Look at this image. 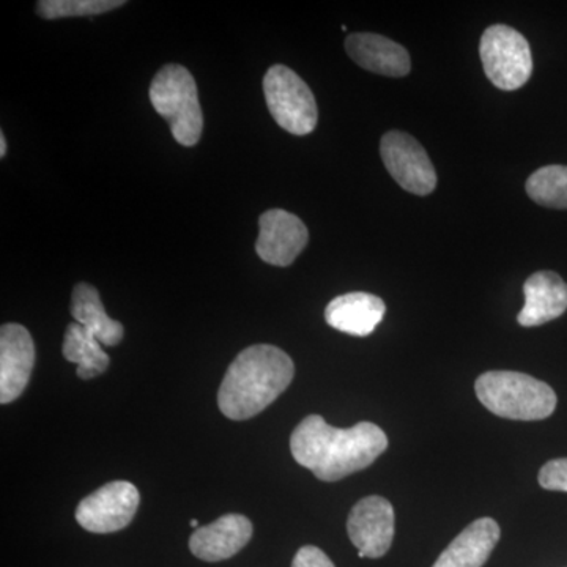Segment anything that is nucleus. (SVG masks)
<instances>
[{
  "label": "nucleus",
  "mask_w": 567,
  "mask_h": 567,
  "mask_svg": "<svg viewBox=\"0 0 567 567\" xmlns=\"http://www.w3.org/2000/svg\"><path fill=\"white\" fill-rule=\"evenodd\" d=\"M71 316L103 346L115 347L123 341V324L107 316L99 290L87 282L78 284L71 297Z\"/></svg>",
  "instance_id": "nucleus-17"
},
{
  "label": "nucleus",
  "mask_w": 567,
  "mask_h": 567,
  "mask_svg": "<svg viewBox=\"0 0 567 567\" xmlns=\"http://www.w3.org/2000/svg\"><path fill=\"white\" fill-rule=\"evenodd\" d=\"M380 155L388 173L405 192L427 196L436 186L434 164L423 145L404 132H390L382 137Z\"/></svg>",
  "instance_id": "nucleus-8"
},
{
  "label": "nucleus",
  "mask_w": 567,
  "mask_h": 567,
  "mask_svg": "<svg viewBox=\"0 0 567 567\" xmlns=\"http://www.w3.org/2000/svg\"><path fill=\"white\" fill-rule=\"evenodd\" d=\"M35 364V346L28 328L6 323L0 328V402L10 404L24 393Z\"/></svg>",
  "instance_id": "nucleus-11"
},
{
  "label": "nucleus",
  "mask_w": 567,
  "mask_h": 567,
  "mask_svg": "<svg viewBox=\"0 0 567 567\" xmlns=\"http://www.w3.org/2000/svg\"><path fill=\"white\" fill-rule=\"evenodd\" d=\"M388 447V436L374 423L338 429L320 415L305 417L290 436L295 461L320 481L334 483L368 468Z\"/></svg>",
  "instance_id": "nucleus-1"
},
{
  "label": "nucleus",
  "mask_w": 567,
  "mask_h": 567,
  "mask_svg": "<svg viewBox=\"0 0 567 567\" xmlns=\"http://www.w3.org/2000/svg\"><path fill=\"white\" fill-rule=\"evenodd\" d=\"M268 111L287 133L305 136L315 132L319 111L308 84L293 70L271 66L264 78Z\"/></svg>",
  "instance_id": "nucleus-5"
},
{
  "label": "nucleus",
  "mask_w": 567,
  "mask_h": 567,
  "mask_svg": "<svg viewBox=\"0 0 567 567\" xmlns=\"http://www.w3.org/2000/svg\"><path fill=\"white\" fill-rule=\"evenodd\" d=\"M539 484L546 491L567 492V458L547 462L540 468Z\"/></svg>",
  "instance_id": "nucleus-21"
},
{
  "label": "nucleus",
  "mask_w": 567,
  "mask_h": 567,
  "mask_svg": "<svg viewBox=\"0 0 567 567\" xmlns=\"http://www.w3.org/2000/svg\"><path fill=\"white\" fill-rule=\"evenodd\" d=\"M292 358L275 346H251L238 353L219 386L223 415L245 421L259 415L292 383Z\"/></svg>",
  "instance_id": "nucleus-2"
},
{
  "label": "nucleus",
  "mask_w": 567,
  "mask_h": 567,
  "mask_svg": "<svg viewBox=\"0 0 567 567\" xmlns=\"http://www.w3.org/2000/svg\"><path fill=\"white\" fill-rule=\"evenodd\" d=\"M480 55L486 76L502 91H517L532 76V50L516 29L503 24L488 28L481 39Z\"/></svg>",
  "instance_id": "nucleus-6"
},
{
  "label": "nucleus",
  "mask_w": 567,
  "mask_h": 567,
  "mask_svg": "<svg viewBox=\"0 0 567 567\" xmlns=\"http://www.w3.org/2000/svg\"><path fill=\"white\" fill-rule=\"evenodd\" d=\"M136 486L126 481H114L85 496L76 507V520L82 528L96 535L121 532L132 524L140 507Z\"/></svg>",
  "instance_id": "nucleus-7"
},
{
  "label": "nucleus",
  "mask_w": 567,
  "mask_h": 567,
  "mask_svg": "<svg viewBox=\"0 0 567 567\" xmlns=\"http://www.w3.org/2000/svg\"><path fill=\"white\" fill-rule=\"evenodd\" d=\"M252 524L241 514H227L210 525L197 528L189 539V550L203 561L233 558L251 540Z\"/></svg>",
  "instance_id": "nucleus-12"
},
{
  "label": "nucleus",
  "mask_w": 567,
  "mask_h": 567,
  "mask_svg": "<svg viewBox=\"0 0 567 567\" xmlns=\"http://www.w3.org/2000/svg\"><path fill=\"white\" fill-rule=\"evenodd\" d=\"M499 536L502 529L494 518H477L443 550L432 567H483Z\"/></svg>",
  "instance_id": "nucleus-16"
},
{
  "label": "nucleus",
  "mask_w": 567,
  "mask_h": 567,
  "mask_svg": "<svg viewBox=\"0 0 567 567\" xmlns=\"http://www.w3.org/2000/svg\"><path fill=\"white\" fill-rule=\"evenodd\" d=\"M256 251L264 262L289 267L309 241L308 227L293 213L274 208L259 219Z\"/></svg>",
  "instance_id": "nucleus-10"
},
{
  "label": "nucleus",
  "mask_w": 567,
  "mask_h": 567,
  "mask_svg": "<svg viewBox=\"0 0 567 567\" xmlns=\"http://www.w3.org/2000/svg\"><path fill=\"white\" fill-rule=\"evenodd\" d=\"M292 567H334V565L320 548L305 546L295 555Z\"/></svg>",
  "instance_id": "nucleus-22"
},
{
  "label": "nucleus",
  "mask_w": 567,
  "mask_h": 567,
  "mask_svg": "<svg viewBox=\"0 0 567 567\" xmlns=\"http://www.w3.org/2000/svg\"><path fill=\"white\" fill-rule=\"evenodd\" d=\"M527 193L543 207L567 210V166L540 167L528 178Z\"/></svg>",
  "instance_id": "nucleus-19"
},
{
  "label": "nucleus",
  "mask_w": 567,
  "mask_h": 567,
  "mask_svg": "<svg viewBox=\"0 0 567 567\" xmlns=\"http://www.w3.org/2000/svg\"><path fill=\"white\" fill-rule=\"evenodd\" d=\"M192 527H193V528H196V529H197V528H199V520H196V518H193V520H192Z\"/></svg>",
  "instance_id": "nucleus-24"
},
{
  "label": "nucleus",
  "mask_w": 567,
  "mask_h": 567,
  "mask_svg": "<svg viewBox=\"0 0 567 567\" xmlns=\"http://www.w3.org/2000/svg\"><path fill=\"white\" fill-rule=\"evenodd\" d=\"M382 298L365 292H352L334 298L324 309V320L334 330L364 338L374 333L385 317Z\"/></svg>",
  "instance_id": "nucleus-15"
},
{
  "label": "nucleus",
  "mask_w": 567,
  "mask_h": 567,
  "mask_svg": "<svg viewBox=\"0 0 567 567\" xmlns=\"http://www.w3.org/2000/svg\"><path fill=\"white\" fill-rule=\"evenodd\" d=\"M7 155V141H6V134H0V156Z\"/></svg>",
  "instance_id": "nucleus-23"
},
{
  "label": "nucleus",
  "mask_w": 567,
  "mask_h": 567,
  "mask_svg": "<svg viewBox=\"0 0 567 567\" xmlns=\"http://www.w3.org/2000/svg\"><path fill=\"white\" fill-rule=\"evenodd\" d=\"M62 352L66 361L78 364V377L82 380L95 379L110 368L102 342L78 322L66 327Z\"/></svg>",
  "instance_id": "nucleus-18"
},
{
  "label": "nucleus",
  "mask_w": 567,
  "mask_h": 567,
  "mask_svg": "<svg viewBox=\"0 0 567 567\" xmlns=\"http://www.w3.org/2000/svg\"><path fill=\"white\" fill-rule=\"evenodd\" d=\"M393 505L383 496H365L350 511L347 532L360 558H382L394 539Z\"/></svg>",
  "instance_id": "nucleus-9"
},
{
  "label": "nucleus",
  "mask_w": 567,
  "mask_h": 567,
  "mask_svg": "<svg viewBox=\"0 0 567 567\" xmlns=\"http://www.w3.org/2000/svg\"><path fill=\"white\" fill-rule=\"evenodd\" d=\"M346 51L361 69L382 76L402 78L412 69L405 48L377 33L349 35L346 40Z\"/></svg>",
  "instance_id": "nucleus-13"
},
{
  "label": "nucleus",
  "mask_w": 567,
  "mask_h": 567,
  "mask_svg": "<svg viewBox=\"0 0 567 567\" xmlns=\"http://www.w3.org/2000/svg\"><path fill=\"white\" fill-rule=\"evenodd\" d=\"M477 399L488 412L506 420H546L557 409V394L546 382L513 371H491L480 375Z\"/></svg>",
  "instance_id": "nucleus-3"
},
{
  "label": "nucleus",
  "mask_w": 567,
  "mask_h": 567,
  "mask_svg": "<svg viewBox=\"0 0 567 567\" xmlns=\"http://www.w3.org/2000/svg\"><path fill=\"white\" fill-rule=\"evenodd\" d=\"M525 305L518 312L522 327H539L567 311V284L554 271H537L524 284Z\"/></svg>",
  "instance_id": "nucleus-14"
},
{
  "label": "nucleus",
  "mask_w": 567,
  "mask_h": 567,
  "mask_svg": "<svg viewBox=\"0 0 567 567\" xmlns=\"http://www.w3.org/2000/svg\"><path fill=\"white\" fill-rule=\"evenodd\" d=\"M153 110L169 125L178 144L193 147L204 130V115L193 74L185 66H163L156 73L148 91Z\"/></svg>",
  "instance_id": "nucleus-4"
},
{
  "label": "nucleus",
  "mask_w": 567,
  "mask_h": 567,
  "mask_svg": "<svg viewBox=\"0 0 567 567\" xmlns=\"http://www.w3.org/2000/svg\"><path fill=\"white\" fill-rule=\"evenodd\" d=\"M123 6V0H41L37 3V13L44 20H61L107 13Z\"/></svg>",
  "instance_id": "nucleus-20"
}]
</instances>
